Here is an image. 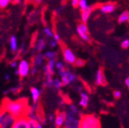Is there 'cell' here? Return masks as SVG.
Returning <instances> with one entry per match:
<instances>
[{
  "instance_id": "cell-1",
  "label": "cell",
  "mask_w": 129,
  "mask_h": 128,
  "mask_svg": "<svg viewBox=\"0 0 129 128\" xmlns=\"http://www.w3.org/2000/svg\"><path fill=\"white\" fill-rule=\"evenodd\" d=\"M6 112L11 114L14 118H18L22 116H27L30 109L29 101L26 98L11 100L9 99H4L2 107Z\"/></svg>"
},
{
  "instance_id": "cell-2",
  "label": "cell",
  "mask_w": 129,
  "mask_h": 128,
  "mask_svg": "<svg viewBox=\"0 0 129 128\" xmlns=\"http://www.w3.org/2000/svg\"><path fill=\"white\" fill-rule=\"evenodd\" d=\"M79 128H101V123L94 115H83L80 116Z\"/></svg>"
},
{
  "instance_id": "cell-3",
  "label": "cell",
  "mask_w": 129,
  "mask_h": 128,
  "mask_svg": "<svg viewBox=\"0 0 129 128\" xmlns=\"http://www.w3.org/2000/svg\"><path fill=\"white\" fill-rule=\"evenodd\" d=\"M79 124H80V118H78V116L67 111L64 128H79Z\"/></svg>"
},
{
  "instance_id": "cell-4",
  "label": "cell",
  "mask_w": 129,
  "mask_h": 128,
  "mask_svg": "<svg viewBox=\"0 0 129 128\" xmlns=\"http://www.w3.org/2000/svg\"><path fill=\"white\" fill-rule=\"evenodd\" d=\"M76 30H77V33H78V35L80 36V38L82 40H83L84 41L87 42L90 41V34H89L86 23H84L83 22H79L77 24Z\"/></svg>"
},
{
  "instance_id": "cell-5",
  "label": "cell",
  "mask_w": 129,
  "mask_h": 128,
  "mask_svg": "<svg viewBox=\"0 0 129 128\" xmlns=\"http://www.w3.org/2000/svg\"><path fill=\"white\" fill-rule=\"evenodd\" d=\"M61 49H62L63 56H64V61L70 65L75 64V60H76V57H75V54L69 48H67L64 44H61Z\"/></svg>"
},
{
  "instance_id": "cell-6",
  "label": "cell",
  "mask_w": 129,
  "mask_h": 128,
  "mask_svg": "<svg viewBox=\"0 0 129 128\" xmlns=\"http://www.w3.org/2000/svg\"><path fill=\"white\" fill-rule=\"evenodd\" d=\"M30 66L28 63V61L22 59V60H21L20 62H19L18 73H19L20 77H22V78H23V77H26L29 74V73H30Z\"/></svg>"
},
{
  "instance_id": "cell-7",
  "label": "cell",
  "mask_w": 129,
  "mask_h": 128,
  "mask_svg": "<svg viewBox=\"0 0 129 128\" xmlns=\"http://www.w3.org/2000/svg\"><path fill=\"white\" fill-rule=\"evenodd\" d=\"M10 128H29V117L27 116H22L15 118Z\"/></svg>"
},
{
  "instance_id": "cell-8",
  "label": "cell",
  "mask_w": 129,
  "mask_h": 128,
  "mask_svg": "<svg viewBox=\"0 0 129 128\" xmlns=\"http://www.w3.org/2000/svg\"><path fill=\"white\" fill-rule=\"evenodd\" d=\"M66 116H67V112L66 111H61V112L59 111V112L56 113V116H55L54 120L55 128H60L64 124Z\"/></svg>"
},
{
  "instance_id": "cell-9",
  "label": "cell",
  "mask_w": 129,
  "mask_h": 128,
  "mask_svg": "<svg viewBox=\"0 0 129 128\" xmlns=\"http://www.w3.org/2000/svg\"><path fill=\"white\" fill-rule=\"evenodd\" d=\"M95 83H96V85H99V86H105V85H107V81H106V78H105L104 71H103L102 67L99 68V70L97 71L96 78H95Z\"/></svg>"
},
{
  "instance_id": "cell-10",
  "label": "cell",
  "mask_w": 129,
  "mask_h": 128,
  "mask_svg": "<svg viewBox=\"0 0 129 128\" xmlns=\"http://www.w3.org/2000/svg\"><path fill=\"white\" fill-rule=\"evenodd\" d=\"M116 9V4L114 3H107V4L101 5L100 6V10L103 14H110Z\"/></svg>"
},
{
  "instance_id": "cell-11",
  "label": "cell",
  "mask_w": 129,
  "mask_h": 128,
  "mask_svg": "<svg viewBox=\"0 0 129 128\" xmlns=\"http://www.w3.org/2000/svg\"><path fill=\"white\" fill-rule=\"evenodd\" d=\"M91 12H92V8L91 6H88L86 9L84 10H82V13H81V18H82V22L86 23L87 21H88L89 17L91 15Z\"/></svg>"
},
{
  "instance_id": "cell-12",
  "label": "cell",
  "mask_w": 129,
  "mask_h": 128,
  "mask_svg": "<svg viewBox=\"0 0 129 128\" xmlns=\"http://www.w3.org/2000/svg\"><path fill=\"white\" fill-rule=\"evenodd\" d=\"M44 60H45L44 55L41 54V53L40 52L39 54H37L36 56H34V58H33V65L36 66L37 67L42 66L43 63H44Z\"/></svg>"
},
{
  "instance_id": "cell-13",
  "label": "cell",
  "mask_w": 129,
  "mask_h": 128,
  "mask_svg": "<svg viewBox=\"0 0 129 128\" xmlns=\"http://www.w3.org/2000/svg\"><path fill=\"white\" fill-rule=\"evenodd\" d=\"M80 96H81V100H80V102H79V105H80L82 108H86L89 103L88 95H87V93H85V92H81Z\"/></svg>"
},
{
  "instance_id": "cell-14",
  "label": "cell",
  "mask_w": 129,
  "mask_h": 128,
  "mask_svg": "<svg viewBox=\"0 0 129 128\" xmlns=\"http://www.w3.org/2000/svg\"><path fill=\"white\" fill-rule=\"evenodd\" d=\"M45 48H46V40H45L44 39H38L37 41L35 42V49H36L38 52H40V51H42Z\"/></svg>"
},
{
  "instance_id": "cell-15",
  "label": "cell",
  "mask_w": 129,
  "mask_h": 128,
  "mask_svg": "<svg viewBox=\"0 0 129 128\" xmlns=\"http://www.w3.org/2000/svg\"><path fill=\"white\" fill-rule=\"evenodd\" d=\"M30 94H31V98L33 102H38L39 98H40V91L38 88L36 87H31L30 88Z\"/></svg>"
},
{
  "instance_id": "cell-16",
  "label": "cell",
  "mask_w": 129,
  "mask_h": 128,
  "mask_svg": "<svg viewBox=\"0 0 129 128\" xmlns=\"http://www.w3.org/2000/svg\"><path fill=\"white\" fill-rule=\"evenodd\" d=\"M10 48L12 52L16 53L18 50V44H17V40L15 36H12L10 39Z\"/></svg>"
},
{
  "instance_id": "cell-17",
  "label": "cell",
  "mask_w": 129,
  "mask_h": 128,
  "mask_svg": "<svg viewBox=\"0 0 129 128\" xmlns=\"http://www.w3.org/2000/svg\"><path fill=\"white\" fill-rule=\"evenodd\" d=\"M118 22L123 23V22H129V11H124L118 17Z\"/></svg>"
},
{
  "instance_id": "cell-18",
  "label": "cell",
  "mask_w": 129,
  "mask_h": 128,
  "mask_svg": "<svg viewBox=\"0 0 129 128\" xmlns=\"http://www.w3.org/2000/svg\"><path fill=\"white\" fill-rule=\"evenodd\" d=\"M56 59H50V60H48V64L46 65L48 71H49L52 74H54V70H55V67H56Z\"/></svg>"
},
{
  "instance_id": "cell-19",
  "label": "cell",
  "mask_w": 129,
  "mask_h": 128,
  "mask_svg": "<svg viewBox=\"0 0 129 128\" xmlns=\"http://www.w3.org/2000/svg\"><path fill=\"white\" fill-rule=\"evenodd\" d=\"M29 128H42V124L39 121L29 118Z\"/></svg>"
},
{
  "instance_id": "cell-20",
  "label": "cell",
  "mask_w": 129,
  "mask_h": 128,
  "mask_svg": "<svg viewBox=\"0 0 129 128\" xmlns=\"http://www.w3.org/2000/svg\"><path fill=\"white\" fill-rule=\"evenodd\" d=\"M45 59H48V60H50V59H56V56H57V53L56 51H47L44 54Z\"/></svg>"
},
{
  "instance_id": "cell-21",
  "label": "cell",
  "mask_w": 129,
  "mask_h": 128,
  "mask_svg": "<svg viewBox=\"0 0 129 128\" xmlns=\"http://www.w3.org/2000/svg\"><path fill=\"white\" fill-rule=\"evenodd\" d=\"M56 68L57 69V73H61L66 69V66H64V63L61 62V61H58V62L56 63Z\"/></svg>"
},
{
  "instance_id": "cell-22",
  "label": "cell",
  "mask_w": 129,
  "mask_h": 128,
  "mask_svg": "<svg viewBox=\"0 0 129 128\" xmlns=\"http://www.w3.org/2000/svg\"><path fill=\"white\" fill-rule=\"evenodd\" d=\"M63 86V83L61 82V79H54L53 81V88L59 89Z\"/></svg>"
},
{
  "instance_id": "cell-23",
  "label": "cell",
  "mask_w": 129,
  "mask_h": 128,
  "mask_svg": "<svg viewBox=\"0 0 129 128\" xmlns=\"http://www.w3.org/2000/svg\"><path fill=\"white\" fill-rule=\"evenodd\" d=\"M10 3H12V0H0V9H5Z\"/></svg>"
},
{
  "instance_id": "cell-24",
  "label": "cell",
  "mask_w": 129,
  "mask_h": 128,
  "mask_svg": "<svg viewBox=\"0 0 129 128\" xmlns=\"http://www.w3.org/2000/svg\"><path fill=\"white\" fill-rule=\"evenodd\" d=\"M43 32H44L45 36H47L48 38H52V37L54 36V32L49 28H48V27H46V28L43 30Z\"/></svg>"
},
{
  "instance_id": "cell-25",
  "label": "cell",
  "mask_w": 129,
  "mask_h": 128,
  "mask_svg": "<svg viewBox=\"0 0 129 128\" xmlns=\"http://www.w3.org/2000/svg\"><path fill=\"white\" fill-rule=\"evenodd\" d=\"M79 6H80L81 10H84L88 7V4H87V0H80L79 1Z\"/></svg>"
},
{
  "instance_id": "cell-26",
  "label": "cell",
  "mask_w": 129,
  "mask_h": 128,
  "mask_svg": "<svg viewBox=\"0 0 129 128\" xmlns=\"http://www.w3.org/2000/svg\"><path fill=\"white\" fill-rule=\"evenodd\" d=\"M85 64V61L83 60V59H81V58H76V60H75V66H78V67H82V66H83Z\"/></svg>"
},
{
  "instance_id": "cell-27",
  "label": "cell",
  "mask_w": 129,
  "mask_h": 128,
  "mask_svg": "<svg viewBox=\"0 0 129 128\" xmlns=\"http://www.w3.org/2000/svg\"><path fill=\"white\" fill-rule=\"evenodd\" d=\"M57 44H58V42L56 41L53 37L52 38H50V40H49V41H48V45H49L51 48H55V47L57 46Z\"/></svg>"
},
{
  "instance_id": "cell-28",
  "label": "cell",
  "mask_w": 129,
  "mask_h": 128,
  "mask_svg": "<svg viewBox=\"0 0 129 128\" xmlns=\"http://www.w3.org/2000/svg\"><path fill=\"white\" fill-rule=\"evenodd\" d=\"M121 47L124 49H126V48H129V40H124L121 43Z\"/></svg>"
},
{
  "instance_id": "cell-29",
  "label": "cell",
  "mask_w": 129,
  "mask_h": 128,
  "mask_svg": "<svg viewBox=\"0 0 129 128\" xmlns=\"http://www.w3.org/2000/svg\"><path fill=\"white\" fill-rule=\"evenodd\" d=\"M30 74H31V75H34V74L37 73V66H34V65H32V66H30Z\"/></svg>"
},
{
  "instance_id": "cell-30",
  "label": "cell",
  "mask_w": 129,
  "mask_h": 128,
  "mask_svg": "<svg viewBox=\"0 0 129 128\" xmlns=\"http://www.w3.org/2000/svg\"><path fill=\"white\" fill-rule=\"evenodd\" d=\"M113 96H114L115 99L118 100V99H120V97H121V92L119 91V90H114V91H113Z\"/></svg>"
},
{
  "instance_id": "cell-31",
  "label": "cell",
  "mask_w": 129,
  "mask_h": 128,
  "mask_svg": "<svg viewBox=\"0 0 129 128\" xmlns=\"http://www.w3.org/2000/svg\"><path fill=\"white\" fill-rule=\"evenodd\" d=\"M79 1H80V0H71V3H72L73 7L76 8L77 6H79Z\"/></svg>"
},
{
  "instance_id": "cell-32",
  "label": "cell",
  "mask_w": 129,
  "mask_h": 128,
  "mask_svg": "<svg viewBox=\"0 0 129 128\" xmlns=\"http://www.w3.org/2000/svg\"><path fill=\"white\" fill-rule=\"evenodd\" d=\"M18 65H19V63L17 62V61L14 60V61H12V62H11L10 66H12L13 68H16V67H18Z\"/></svg>"
},
{
  "instance_id": "cell-33",
  "label": "cell",
  "mask_w": 129,
  "mask_h": 128,
  "mask_svg": "<svg viewBox=\"0 0 129 128\" xmlns=\"http://www.w3.org/2000/svg\"><path fill=\"white\" fill-rule=\"evenodd\" d=\"M53 38H54L57 42H59V40H60V37H59L58 33H57V32H56V31L54 32V36H53Z\"/></svg>"
},
{
  "instance_id": "cell-34",
  "label": "cell",
  "mask_w": 129,
  "mask_h": 128,
  "mask_svg": "<svg viewBox=\"0 0 129 128\" xmlns=\"http://www.w3.org/2000/svg\"><path fill=\"white\" fill-rule=\"evenodd\" d=\"M22 2V0H12V4L13 5H18Z\"/></svg>"
},
{
  "instance_id": "cell-35",
  "label": "cell",
  "mask_w": 129,
  "mask_h": 128,
  "mask_svg": "<svg viewBox=\"0 0 129 128\" xmlns=\"http://www.w3.org/2000/svg\"><path fill=\"white\" fill-rule=\"evenodd\" d=\"M48 120H49V121H51V122H53V123H54V120H55L54 115H53V114H51L50 116H48Z\"/></svg>"
},
{
  "instance_id": "cell-36",
  "label": "cell",
  "mask_w": 129,
  "mask_h": 128,
  "mask_svg": "<svg viewBox=\"0 0 129 128\" xmlns=\"http://www.w3.org/2000/svg\"><path fill=\"white\" fill-rule=\"evenodd\" d=\"M125 84H126L127 88H128V90H129V77H127V78L125 79Z\"/></svg>"
},
{
  "instance_id": "cell-37",
  "label": "cell",
  "mask_w": 129,
  "mask_h": 128,
  "mask_svg": "<svg viewBox=\"0 0 129 128\" xmlns=\"http://www.w3.org/2000/svg\"><path fill=\"white\" fill-rule=\"evenodd\" d=\"M33 2H34L35 5H39L40 2H41V0H33Z\"/></svg>"
},
{
  "instance_id": "cell-38",
  "label": "cell",
  "mask_w": 129,
  "mask_h": 128,
  "mask_svg": "<svg viewBox=\"0 0 129 128\" xmlns=\"http://www.w3.org/2000/svg\"><path fill=\"white\" fill-rule=\"evenodd\" d=\"M9 78H10V76H9V74H6V77H5V79H6V81H8V80H9Z\"/></svg>"
},
{
  "instance_id": "cell-39",
  "label": "cell",
  "mask_w": 129,
  "mask_h": 128,
  "mask_svg": "<svg viewBox=\"0 0 129 128\" xmlns=\"http://www.w3.org/2000/svg\"><path fill=\"white\" fill-rule=\"evenodd\" d=\"M27 1H29V2H33V0H27Z\"/></svg>"
},
{
  "instance_id": "cell-40",
  "label": "cell",
  "mask_w": 129,
  "mask_h": 128,
  "mask_svg": "<svg viewBox=\"0 0 129 128\" xmlns=\"http://www.w3.org/2000/svg\"><path fill=\"white\" fill-rule=\"evenodd\" d=\"M0 21H1V18H0Z\"/></svg>"
}]
</instances>
